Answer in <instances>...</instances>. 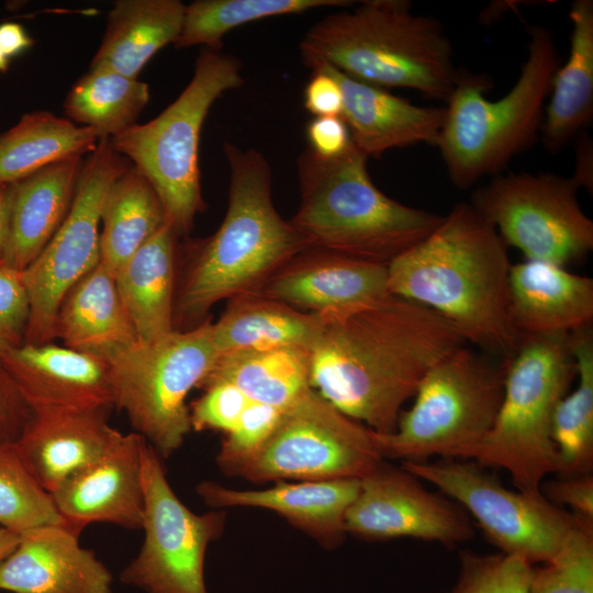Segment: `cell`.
Here are the masks:
<instances>
[{"instance_id":"14","label":"cell","mask_w":593,"mask_h":593,"mask_svg":"<svg viewBox=\"0 0 593 593\" xmlns=\"http://www.w3.org/2000/svg\"><path fill=\"white\" fill-rule=\"evenodd\" d=\"M132 163L102 138L83 160L70 209L42 253L23 271L30 314L27 344L55 339V320L70 289L100 261V223L105 194Z\"/></svg>"},{"instance_id":"19","label":"cell","mask_w":593,"mask_h":593,"mask_svg":"<svg viewBox=\"0 0 593 593\" xmlns=\"http://www.w3.org/2000/svg\"><path fill=\"white\" fill-rule=\"evenodd\" d=\"M0 360L38 410H110L114 405L108 362L52 343L0 349Z\"/></svg>"},{"instance_id":"21","label":"cell","mask_w":593,"mask_h":593,"mask_svg":"<svg viewBox=\"0 0 593 593\" xmlns=\"http://www.w3.org/2000/svg\"><path fill=\"white\" fill-rule=\"evenodd\" d=\"M311 70L335 78L343 94L340 118L353 144L367 157H379L392 148L417 144L436 146L443 128L445 107H419L383 88L357 80L324 60L303 59Z\"/></svg>"},{"instance_id":"10","label":"cell","mask_w":593,"mask_h":593,"mask_svg":"<svg viewBox=\"0 0 593 593\" xmlns=\"http://www.w3.org/2000/svg\"><path fill=\"white\" fill-rule=\"evenodd\" d=\"M219 356L208 318L191 329L136 340L105 359L114 405L161 459L177 451L191 430L187 396Z\"/></svg>"},{"instance_id":"8","label":"cell","mask_w":593,"mask_h":593,"mask_svg":"<svg viewBox=\"0 0 593 593\" xmlns=\"http://www.w3.org/2000/svg\"><path fill=\"white\" fill-rule=\"evenodd\" d=\"M243 85L242 64L235 56L205 48L190 82L171 104L149 122L111 138L115 150L150 182L167 222L180 236L191 231L195 215L205 208L199 168L203 122L223 93Z\"/></svg>"},{"instance_id":"31","label":"cell","mask_w":593,"mask_h":593,"mask_svg":"<svg viewBox=\"0 0 593 593\" xmlns=\"http://www.w3.org/2000/svg\"><path fill=\"white\" fill-rule=\"evenodd\" d=\"M166 222L158 194L132 164L114 180L103 201L100 265L114 277L122 265Z\"/></svg>"},{"instance_id":"50","label":"cell","mask_w":593,"mask_h":593,"mask_svg":"<svg viewBox=\"0 0 593 593\" xmlns=\"http://www.w3.org/2000/svg\"><path fill=\"white\" fill-rule=\"evenodd\" d=\"M21 534L0 527V564L7 559L20 542Z\"/></svg>"},{"instance_id":"1","label":"cell","mask_w":593,"mask_h":593,"mask_svg":"<svg viewBox=\"0 0 593 593\" xmlns=\"http://www.w3.org/2000/svg\"><path fill=\"white\" fill-rule=\"evenodd\" d=\"M322 316L310 347L311 388L382 435L395 430L403 404L425 374L467 343L435 311L393 294L354 312Z\"/></svg>"},{"instance_id":"15","label":"cell","mask_w":593,"mask_h":593,"mask_svg":"<svg viewBox=\"0 0 593 593\" xmlns=\"http://www.w3.org/2000/svg\"><path fill=\"white\" fill-rule=\"evenodd\" d=\"M144 541L122 570L124 584L145 593H208L204 558L223 533L226 512L190 511L171 489L163 459L146 441L142 451Z\"/></svg>"},{"instance_id":"7","label":"cell","mask_w":593,"mask_h":593,"mask_svg":"<svg viewBox=\"0 0 593 593\" xmlns=\"http://www.w3.org/2000/svg\"><path fill=\"white\" fill-rule=\"evenodd\" d=\"M575 377L569 334L521 338L506 360L494 423L462 458L506 470L519 491L540 492L546 475L559 471L551 439L552 415Z\"/></svg>"},{"instance_id":"23","label":"cell","mask_w":593,"mask_h":593,"mask_svg":"<svg viewBox=\"0 0 593 593\" xmlns=\"http://www.w3.org/2000/svg\"><path fill=\"white\" fill-rule=\"evenodd\" d=\"M507 312L519 338L570 334L592 325L593 280L544 261L512 265Z\"/></svg>"},{"instance_id":"12","label":"cell","mask_w":593,"mask_h":593,"mask_svg":"<svg viewBox=\"0 0 593 593\" xmlns=\"http://www.w3.org/2000/svg\"><path fill=\"white\" fill-rule=\"evenodd\" d=\"M578 189L571 177L552 172L497 174L470 203L526 260L567 267L593 249V222L579 204Z\"/></svg>"},{"instance_id":"22","label":"cell","mask_w":593,"mask_h":593,"mask_svg":"<svg viewBox=\"0 0 593 593\" xmlns=\"http://www.w3.org/2000/svg\"><path fill=\"white\" fill-rule=\"evenodd\" d=\"M360 479L278 481L264 490H235L202 481L197 493L213 510L259 507L276 512L322 546L335 548L345 536V515L356 499Z\"/></svg>"},{"instance_id":"24","label":"cell","mask_w":593,"mask_h":593,"mask_svg":"<svg viewBox=\"0 0 593 593\" xmlns=\"http://www.w3.org/2000/svg\"><path fill=\"white\" fill-rule=\"evenodd\" d=\"M109 410H38L13 445L37 483L49 494L97 459L120 430L109 425Z\"/></svg>"},{"instance_id":"18","label":"cell","mask_w":593,"mask_h":593,"mask_svg":"<svg viewBox=\"0 0 593 593\" xmlns=\"http://www.w3.org/2000/svg\"><path fill=\"white\" fill-rule=\"evenodd\" d=\"M257 293L324 316L354 312L391 294L387 266L316 248L291 258Z\"/></svg>"},{"instance_id":"28","label":"cell","mask_w":593,"mask_h":593,"mask_svg":"<svg viewBox=\"0 0 593 593\" xmlns=\"http://www.w3.org/2000/svg\"><path fill=\"white\" fill-rule=\"evenodd\" d=\"M184 10L186 4L179 0L115 1L90 68L137 78L159 49L176 42Z\"/></svg>"},{"instance_id":"42","label":"cell","mask_w":593,"mask_h":593,"mask_svg":"<svg viewBox=\"0 0 593 593\" xmlns=\"http://www.w3.org/2000/svg\"><path fill=\"white\" fill-rule=\"evenodd\" d=\"M29 314L22 271L0 262V349L24 344Z\"/></svg>"},{"instance_id":"45","label":"cell","mask_w":593,"mask_h":593,"mask_svg":"<svg viewBox=\"0 0 593 593\" xmlns=\"http://www.w3.org/2000/svg\"><path fill=\"white\" fill-rule=\"evenodd\" d=\"M306 137L307 148L322 158L337 157L353 143L340 116L313 118L306 126Z\"/></svg>"},{"instance_id":"9","label":"cell","mask_w":593,"mask_h":593,"mask_svg":"<svg viewBox=\"0 0 593 593\" xmlns=\"http://www.w3.org/2000/svg\"><path fill=\"white\" fill-rule=\"evenodd\" d=\"M506 360L494 361L465 345L423 378L393 433H376L383 458L427 461L462 458L491 429L499 412Z\"/></svg>"},{"instance_id":"33","label":"cell","mask_w":593,"mask_h":593,"mask_svg":"<svg viewBox=\"0 0 593 593\" xmlns=\"http://www.w3.org/2000/svg\"><path fill=\"white\" fill-rule=\"evenodd\" d=\"M211 381L230 382L250 401L283 410L311 388L310 348L292 346L220 355L200 387Z\"/></svg>"},{"instance_id":"13","label":"cell","mask_w":593,"mask_h":593,"mask_svg":"<svg viewBox=\"0 0 593 593\" xmlns=\"http://www.w3.org/2000/svg\"><path fill=\"white\" fill-rule=\"evenodd\" d=\"M402 467L430 482L470 514L501 552L532 566L551 559L581 519L542 493L512 491L474 461L440 458L403 461Z\"/></svg>"},{"instance_id":"48","label":"cell","mask_w":593,"mask_h":593,"mask_svg":"<svg viewBox=\"0 0 593 593\" xmlns=\"http://www.w3.org/2000/svg\"><path fill=\"white\" fill-rule=\"evenodd\" d=\"M575 172L571 177L580 187L585 188L590 193L593 189V146L591 138L586 135L579 137L575 152Z\"/></svg>"},{"instance_id":"3","label":"cell","mask_w":593,"mask_h":593,"mask_svg":"<svg viewBox=\"0 0 593 593\" xmlns=\"http://www.w3.org/2000/svg\"><path fill=\"white\" fill-rule=\"evenodd\" d=\"M223 149L231 172L227 210L214 234L186 246L176 280L174 329L194 328L217 302L257 292L309 248L273 204L272 171L264 154L230 142Z\"/></svg>"},{"instance_id":"51","label":"cell","mask_w":593,"mask_h":593,"mask_svg":"<svg viewBox=\"0 0 593 593\" xmlns=\"http://www.w3.org/2000/svg\"><path fill=\"white\" fill-rule=\"evenodd\" d=\"M9 67V58L0 49V71H5Z\"/></svg>"},{"instance_id":"17","label":"cell","mask_w":593,"mask_h":593,"mask_svg":"<svg viewBox=\"0 0 593 593\" xmlns=\"http://www.w3.org/2000/svg\"><path fill=\"white\" fill-rule=\"evenodd\" d=\"M137 433H119L97 459L66 479L51 493L64 522L81 532L90 523H111L142 529L144 488Z\"/></svg>"},{"instance_id":"34","label":"cell","mask_w":593,"mask_h":593,"mask_svg":"<svg viewBox=\"0 0 593 593\" xmlns=\"http://www.w3.org/2000/svg\"><path fill=\"white\" fill-rule=\"evenodd\" d=\"M575 361V389L557 404L551 422L560 477L592 474L593 467V329L569 334Z\"/></svg>"},{"instance_id":"25","label":"cell","mask_w":593,"mask_h":593,"mask_svg":"<svg viewBox=\"0 0 593 593\" xmlns=\"http://www.w3.org/2000/svg\"><path fill=\"white\" fill-rule=\"evenodd\" d=\"M83 160L70 157L10 184L5 265L23 271L52 239L70 209Z\"/></svg>"},{"instance_id":"47","label":"cell","mask_w":593,"mask_h":593,"mask_svg":"<svg viewBox=\"0 0 593 593\" xmlns=\"http://www.w3.org/2000/svg\"><path fill=\"white\" fill-rule=\"evenodd\" d=\"M32 44V37L21 24L14 22L0 24V49L8 58L21 54Z\"/></svg>"},{"instance_id":"39","label":"cell","mask_w":593,"mask_h":593,"mask_svg":"<svg viewBox=\"0 0 593 593\" xmlns=\"http://www.w3.org/2000/svg\"><path fill=\"white\" fill-rule=\"evenodd\" d=\"M460 560L458 581L448 593H526L533 566L525 559L463 551Z\"/></svg>"},{"instance_id":"37","label":"cell","mask_w":593,"mask_h":593,"mask_svg":"<svg viewBox=\"0 0 593 593\" xmlns=\"http://www.w3.org/2000/svg\"><path fill=\"white\" fill-rule=\"evenodd\" d=\"M63 523L51 494L30 473L14 447H0V527L22 534Z\"/></svg>"},{"instance_id":"43","label":"cell","mask_w":593,"mask_h":593,"mask_svg":"<svg viewBox=\"0 0 593 593\" xmlns=\"http://www.w3.org/2000/svg\"><path fill=\"white\" fill-rule=\"evenodd\" d=\"M33 417L32 407L0 360V447L15 445Z\"/></svg>"},{"instance_id":"46","label":"cell","mask_w":593,"mask_h":593,"mask_svg":"<svg viewBox=\"0 0 593 593\" xmlns=\"http://www.w3.org/2000/svg\"><path fill=\"white\" fill-rule=\"evenodd\" d=\"M304 89V108L314 118L340 116L343 94L338 82L323 70H311Z\"/></svg>"},{"instance_id":"36","label":"cell","mask_w":593,"mask_h":593,"mask_svg":"<svg viewBox=\"0 0 593 593\" xmlns=\"http://www.w3.org/2000/svg\"><path fill=\"white\" fill-rule=\"evenodd\" d=\"M351 3L348 0H198L186 4L182 29L174 45L176 48L203 45L221 51L224 35L240 25Z\"/></svg>"},{"instance_id":"49","label":"cell","mask_w":593,"mask_h":593,"mask_svg":"<svg viewBox=\"0 0 593 593\" xmlns=\"http://www.w3.org/2000/svg\"><path fill=\"white\" fill-rule=\"evenodd\" d=\"M10 184H0V262H3L9 236Z\"/></svg>"},{"instance_id":"27","label":"cell","mask_w":593,"mask_h":593,"mask_svg":"<svg viewBox=\"0 0 593 593\" xmlns=\"http://www.w3.org/2000/svg\"><path fill=\"white\" fill-rule=\"evenodd\" d=\"M57 338L104 360L138 340L115 279L100 262L64 298L55 320Z\"/></svg>"},{"instance_id":"4","label":"cell","mask_w":593,"mask_h":593,"mask_svg":"<svg viewBox=\"0 0 593 593\" xmlns=\"http://www.w3.org/2000/svg\"><path fill=\"white\" fill-rule=\"evenodd\" d=\"M303 59L326 61L380 88H409L447 102L458 68L451 42L435 18L406 0H367L326 15L300 43Z\"/></svg>"},{"instance_id":"2","label":"cell","mask_w":593,"mask_h":593,"mask_svg":"<svg viewBox=\"0 0 593 593\" xmlns=\"http://www.w3.org/2000/svg\"><path fill=\"white\" fill-rule=\"evenodd\" d=\"M512 265L495 227L461 202L387 266L388 288L438 313L466 342L508 360L521 342L507 312Z\"/></svg>"},{"instance_id":"41","label":"cell","mask_w":593,"mask_h":593,"mask_svg":"<svg viewBox=\"0 0 593 593\" xmlns=\"http://www.w3.org/2000/svg\"><path fill=\"white\" fill-rule=\"evenodd\" d=\"M200 388L203 394L189 406L191 429L228 433L250 400L226 381H211Z\"/></svg>"},{"instance_id":"30","label":"cell","mask_w":593,"mask_h":593,"mask_svg":"<svg viewBox=\"0 0 593 593\" xmlns=\"http://www.w3.org/2000/svg\"><path fill=\"white\" fill-rule=\"evenodd\" d=\"M323 316L303 312L257 292L228 300L212 333L220 355L282 347L310 348L323 326Z\"/></svg>"},{"instance_id":"40","label":"cell","mask_w":593,"mask_h":593,"mask_svg":"<svg viewBox=\"0 0 593 593\" xmlns=\"http://www.w3.org/2000/svg\"><path fill=\"white\" fill-rule=\"evenodd\" d=\"M282 409L253 402L242 413L235 426L225 434L216 456L219 469L235 475L254 459L272 435Z\"/></svg>"},{"instance_id":"16","label":"cell","mask_w":593,"mask_h":593,"mask_svg":"<svg viewBox=\"0 0 593 593\" xmlns=\"http://www.w3.org/2000/svg\"><path fill=\"white\" fill-rule=\"evenodd\" d=\"M403 467L384 460L360 479L345 515V532L367 540L410 537L446 547L473 536L468 513L445 494L430 492Z\"/></svg>"},{"instance_id":"26","label":"cell","mask_w":593,"mask_h":593,"mask_svg":"<svg viewBox=\"0 0 593 593\" xmlns=\"http://www.w3.org/2000/svg\"><path fill=\"white\" fill-rule=\"evenodd\" d=\"M179 237L166 222L114 276L138 340H149L174 331Z\"/></svg>"},{"instance_id":"11","label":"cell","mask_w":593,"mask_h":593,"mask_svg":"<svg viewBox=\"0 0 593 593\" xmlns=\"http://www.w3.org/2000/svg\"><path fill=\"white\" fill-rule=\"evenodd\" d=\"M383 460L374 430L309 388L282 410L264 448L236 477L254 483L361 479Z\"/></svg>"},{"instance_id":"35","label":"cell","mask_w":593,"mask_h":593,"mask_svg":"<svg viewBox=\"0 0 593 593\" xmlns=\"http://www.w3.org/2000/svg\"><path fill=\"white\" fill-rule=\"evenodd\" d=\"M148 100V85L137 78L90 68L70 88L64 111L68 120L93 130L100 139H111L136 124Z\"/></svg>"},{"instance_id":"32","label":"cell","mask_w":593,"mask_h":593,"mask_svg":"<svg viewBox=\"0 0 593 593\" xmlns=\"http://www.w3.org/2000/svg\"><path fill=\"white\" fill-rule=\"evenodd\" d=\"M100 138L86 126L48 111L24 114L0 135V184H11L70 157L89 155Z\"/></svg>"},{"instance_id":"5","label":"cell","mask_w":593,"mask_h":593,"mask_svg":"<svg viewBox=\"0 0 593 593\" xmlns=\"http://www.w3.org/2000/svg\"><path fill=\"white\" fill-rule=\"evenodd\" d=\"M367 159L353 143L333 158L310 148L301 153L300 204L290 223L309 248L388 266L430 234L444 215L384 194L373 183Z\"/></svg>"},{"instance_id":"44","label":"cell","mask_w":593,"mask_h":593,"mask_svg":"<svg viewBox=\"0 0 593 593\" xmlns=\"http://www.w3.org/2000/svg\"><path fill=\"white\" fill-rule=\"evenodd\" d=\"M541 493L553 504L567 505L572 514L593 522V478L592 474L560 477L542 483Z\"/></svg>"},{"instance_id":"38","label":"cell","mask_w":593,"mask_h":593,"mask_svg":"<svg viewBox=\"0 0 593 593\" xmlns=\"http://www.w3.org/2000/svg\"><path fill=\"white\" fill-rule=\"evenodd\" d=\"M526 593H593V522L581 518L551 559L532 567Z\"/></svg>"},{"instance_id":"29","label":"cell","mask_w":593,"mask_h":593,"mask_svg":"<svg viewBox=\"0 0 593 593\" xmlns=\"http://www.w3.org/2000/svg\"><path fill=\"white\" fill-rule=\"evenodd\" d=\"M569 18L570 53L553 75L540 130L544 147L551 154L561 150L593 118V1L573 2Z\"/></svg>"},{"instance_id":"20","label":"cell","mask_w":593,"mask_h":593,"mask_svg":"<svg viewBox=\"0 0 593 593\" xmlns=\"http://www.w3.org/2000/svg\"><path fill=\"white\" fill-rule=\"evenodd\" d=\"M80 533L66 523L22 533L0 564V591L113 593L111 572L92 550L80 546Z\"/></svg>"},{"instance_id":"6","label":"cell","mask_w":593,"mask_h":593,"mask_svg":"<svg viewBox=\"0 0 593 593\" xmlns=\"http://www.w3.org/2000/svg\"><path fill=\"white\" fill-rule=\"evenodd\" d=\"M528 33V54L519 77L501 99L490 101L484 96L493 87L490 76L457 70L436 146L459 189L501 174L540 134L559 56L549 30L530 25Z\"/></svg>"}]
</instances>
